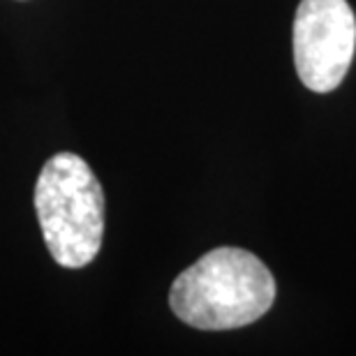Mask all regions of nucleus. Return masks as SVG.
I'll return each mask as SVG.
<instances>
[{"instance_id":"f257e3e1","label":"nucleus","mask_w":356,"mask_h":356,"mask_svg":"<svg viewBox=\"0 0 356 356\" xmlns=\"http://www.w3.org/2000/svg\"><path fill=\"white\" fill-rule=\"evenodd\" d=\"M275 301V280L264 261L241 248H216L176 277L169 291L174 315L192 329L229 331L264 317Z\"/></svg>"},{"instance_id":"f03ea898","label":"nucleus","mask_w":356,"mask_h":356,"mask_svg":"<svg viewBox=\"0 0 356 356\" xmlns=\"http://www.w3.org/2000/svg\"><path fill=\"white\" fill-rule=\"evenodd\" d=\"M35 211L49 254L63 268H83L104 236V192L88 162L74 153L49 158L35 183Z\"/></svg>"},{"instance_id":"7ed1b4c3","label":"nucleus","mask_w":356,"mask_h":356,"mask_svg":"<svg viewBox=\"0 0 356 356\" xmlns=\"http://www.w3.org/2000/svg\"><path fill=\"white\" fill-rule=\"evenodd\" d=\"M356 49V17L347 0H301L294 17L298 79L315 92L343 83Z\"/></svg>"}]
</instances>
